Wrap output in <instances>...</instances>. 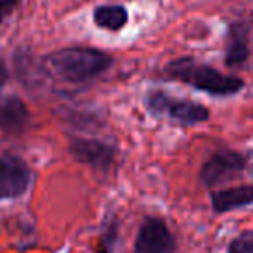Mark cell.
<instances>
[{
  "label": "cell",
  "instance_id": "cell-1",
  "mask_svg": "<svg viewBox=\"0 0 253 253\" xmlns=\"http://www.w3.org/2000/svg\"><path fill=\"white\" fill-rule=\"evenodd\" d=\"M113 64L108 52L92 47H66L42 59V71L63 84H85L102 75Z\"/></svg>",
  "mask_w": 253,
  "mask_h": 253
},
{
  "label": "cell",
  "instance_id": "cell-2",
  "mask_svg": "<svg viewBox=\"0 0 253 253\" xmlns=\"http://www.w3.org/2000/svg\"><path fill=\"white\" fill-rule=\"evenodd\" d=\"M167 75L177 78L198 90L208 92L211 95H231L243 88V80L238 77H229L213 70L207 64H198L193 59H175L167 64Z\"/></svg>",
  "mask_w": 253,
  "mask_h": 253
},
{
  "label": "cell",
  "instance_id": "cell-3",
  "mask_svg": "<svg viewBox=\"0 0 253 253\" xmlns=\"http://www.w3.org/2000/svg\"><path fill=\"white\" fill-rule=\"evenodd\" d=\"M148 109L156 118H165L179 125H196L207 122L210 113L203 104L186 99H175L163 90H153L148 94Z\"/></svg>",
  "mask_w": 253,
  "mask_h": 253
},
{
  "label": "cell",
  "instance_id": "cell-4",
  "mask_svg": "<svg viewBox=\"0 0 253 253\" xmlns=\"http://www.w3.org/2000/svg\"><path fill=\"white\" fill-rule=\"evenodd\" d=\"M32 184V170L23 158L14 155L0 156V200L19 198Z\"/></svg>",
  "mask_w": 253,
  "mask_h": 253
},
{
  "label": "cell",
  "instance_id": "cell-5",
  "mask_svg": "<svg viewBox=\"0 0 253 253\" xmlns=\"http://www.w3.org/2000/svg\"><path fill=\"white\" fill-rule=\"evenodd\" d=\"M68 151L78 163L88 165L99 172H109L116 156L115 148L99 139L87 137H73L68 146Z\"/></svg>",
  "mask_w": 253,
  "mask_h": 253
},
{
  "label": "cell",
  "instance_id": "cell-6",
  "mask_svg": "<svg viewBox=\"0 0 253 253\" xmlns=\"http://www.w3.org/2000/svg\"><path fill=\"white\" fill-rule=\"evenodd\" d=\"M175 241L162 218L149 217L139 227L134 253H173Z\"/></svg>",
  "mask_w": 253,
  "mask_h": 253
},
{
  "label": "cell",
  "instance_id": "cell-7",
  "mask_svg": "<svg viewBox=\"0 0 253 253\" xmlns=\"http://www.w3.org/2000/svg\"><path fill=\"white\" fill-rule=\"evenodd\" d=\"M246 163V158L236 151H218L203 165L200 172V179L205 186L211 187L217 184L229 180L236 173L241 172Z\"/></svg>",
  "mask_w": 253,
  "mask_h": 253
},
{
  "label": "cell",
  "instance_id": "cell-8",
  "mask_svg": "<svg viewBox=\"0 0 253 253\" xmlns=\"http://www.w3.org/2000/svg\"><path fill=\"white\" fill-rule=\"evenodd\" d=\"M30 122V109L18 95L0 92V130L19 134Z\"/></svg>",
  "mask_w": 253,
  "mask_h": 253
},
{
  "label": "cell",
  "instance_id": "cell-9",
  "mask_svg": "<svg viewBox=\"0 0 253 253\" xmlns=\"http://www.w3.org/2000/svg\"><path fill=\"white\" fill-rule=\"evenodd\" d=\"M250 203H253V186L229 187L211 194V207L218 213L236 210Z\"/></svg>",
  "mask_w": 253,
  "mask_h": 253
},
{
  "label": "cell",
  "instance_id": "cell-10",
  "mask_svg": "<svg viewBox=\"0 0 253 253\" xmlns=\"http://www.w3.org/2000/svg\"><path fill=\"white\" fill-rule=\"evenodd\" d=\"M248 30L250 28L245 23H234L229 28L227 50H225V64L227 66H238L248 59Z\"/></svg>",
  "mask_w": 253,
  "mask_h": 253
},
{
  "label": "cell",
  "instance_id": "cell-11",
  "mask_svg": "<svg viewBox=\"0 0 253 253\" xmlns=\"http://www.w3.org/2000/svg\"><path fill=\"white\" fill-rule=\"evenodd\" d=\"M94 23L97 28L106 32H120L128 23V11L118 4L101 5L94 11Z\"/></svg>",
  "mask_w": 253,
  "mask_h": 253
},
{
  "label": "cell",
  "instance_id": "cell-12",
  "mask_svg": "<svg viewBox=\"0 0 253 253\" xmlns=\"http://www.w3.org/2000/svg\"><path fill=\"white\" fill-rule=\"evenodd\" d=\"M116 236H118V222H116L115 218H111V220L104 225V231H102L101 238H99L97 253H113Z\"/></svg>",
  "mask_w": 253,
  "mask_h": 253
},
{
  "label": "cell",
  "instance_id": "cell-13",
  "mask_svg": "<svg viewBox=\"0 0 253 253\" xmlns=\"http://www.w3.org/2000/svg\"><path fill=\"white\" fill-rule=\"evenodd\" d=\"M227 253H253V231L241 232L231 241Z\"/></svg>",
  "mask_w": 253,
  "mask_h": 253
},
{
  "label": "cell",
  "instance_id": "cell-14",
  "mask_svg": "<svg viewBox=\"0 0 253 253\" xmlns=\"http://www.w3.org/2000/svg\"><path fill=\"white\" fill-rule=\"evenodd\" d=\"M19 0H0V23L12 14Z\"/></svg>",
  "mask_w": 253,
  "mask_h": 253
},
{
  "label": "cell",
  "instance_id": "cell-15",
  "mask_svg": "<svg viewBox=\"0 0 253 253\" xmlns=\"http://www.w3.org/2000/svg\"><path fill=\"white\" fill-rule=\"evenodd\" d=\"M5 80H7V70H5V66L2 64V61H0V85H4Z\"/></svg>",
  "mask_w": 253,
  "mask_h": 253
},
{
  "label": "cell",
  "instance_id": "cell-16",
  "mask_svg": "<svg viewBox=\"0 0 253 253\" xmlns=\"http://www.w3.org/2000/svg\"><path fill=\"white\" fill-rule=\"evenodd\" d=\"M248 167H250V173L253 175V158H252V162L248 163Z\"/></svg>",
  "mask_w": 253,
  "mask_h": 253
}]
</instances>
